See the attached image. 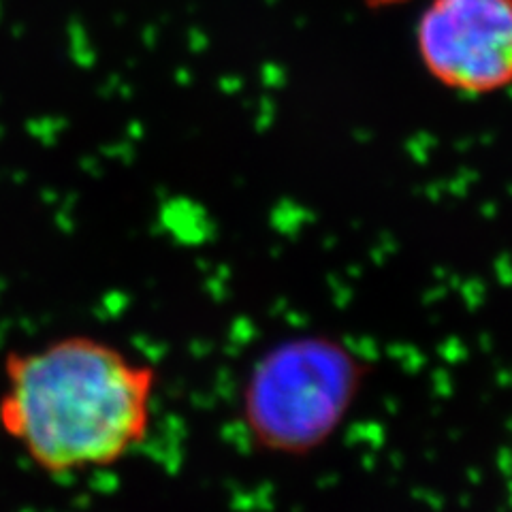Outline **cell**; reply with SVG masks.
<instances>
[{"label": "cell", "mask_w": 512, "mask_h": 512, "mask_svg": "<svg viewBox=\"0 0 512 512\" xmlns=\"http://www.w3.org/2000/svg\"><path fill=\"white\" fill-rule=\"evenodd\" d=\"M425 73L463 96H491L512 75V0H427L414 26Z\"/></svg>", "instance_id": "obj_3"}, {"label": "cell", "mask_w": 512, "mask_h": 512, "mask_svg": "<svg viewBox=\"0 0 512 512\" xmlns=\"http://www.w3.org/2000/svg\"><path fill=\"white\" fill-rule=\"evenodd\" d=\"M0 427L50 476L107 470L150 438L160 376L96 335L75 333L5 357Z\"/></svg>", "instance_id": "obj_1"}, {"label": "cell", "mask_w": 512, "mask_h": 512, "mask_svg": "<svg viewBox=\"0 0 512 512\" xmlns=\"http://www.w3.org/2000/svg\"><path fill=\"white\" fill-rule=\"evenodd\" d=\"M363 3L370 5L372 9H393V7L410 3V0H363Z\"/></svg>", "instance_id": "obj_4"}, {"label": "cell", "mask_w": 512, "mask_h": 512, "mask_svg": "<svg viewBox=\"0 0 512 512\" xmlns=\"http://www.w3.org/2000/svg\"><path fill=\"white\" fill-rule=\"evenodd\" d=\"M372 365L342 338L297 333L254 359L239 393V423L261 453L303 459L346 425Z\"/></svg>", "instance_id": "obj_2"}]
</instances>
